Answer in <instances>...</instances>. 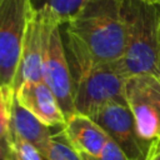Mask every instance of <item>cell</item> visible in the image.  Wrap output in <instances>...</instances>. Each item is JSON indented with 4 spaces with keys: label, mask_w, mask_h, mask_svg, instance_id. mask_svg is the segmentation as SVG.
Instances as JSON below:
<instances>
[{
    "label": "cell",
    "mask_w": 160,
    "mask_h": 160,
    "mask_svg": "<svg viewBox=\"0 0 160 160\" xmlns=\"http://www.w3.org/2000/svg\"><path fill=\"white\" fill-rule=\"evenodd\" d=\"M14 99L15 89L10 84H0V141H4L9 134Z\"/></svg>",
    "instance_id": "obj_15"
},
{
    "label": "cell",
    "mask_w": 160,
    "mask_h": 160,
    "mask_svg": "<svg viewBox=\"0 0 160 160\" xmlns=\"http://www.w3.org/2000/svg\"><path fill=\"white\" fill-rule=\"evenodd\" d=\"M124 95L139 136L150 145L160 146V78L151 74L125 79Z\"/></svg>",
    "instance_id": "obj_4"
},
{
    "label": "cell",
    "mask_w": 160,
    "mask_h": 160,
    "mask_svg": "<svg viewBox=\"0 0 160 160\" xmlns=\"http://www.w3.org/2000/svg\"><path fill=\"white\" fill-rule=\"evenodd\" d=\"M15 98L35 118L48 126H64L65 115L55 95L44 80L25 81L15 90Z\"/></svg>",
    "instance_id": "obj_9"
},
{
    "label": "cell",
    "mask_w": 160,
    "mask_h": 160,
    "mask_svg": "<svg viewBox=\"0 0 160 160\" xmlns=\"http://www.w3.org/2000/svg\"><path fill=\"white\" fill-rule=\"evenodd\" d=\"M146 160H160V146L151 145Z\"/></svg>",
    "instance_id": "obj_17"
},
{
    "label": "cell",
    "mask_w": 160,
    "mask_h": 160,
    "mask_svg": "<svg viewBox=\"0 0 160 160\" xmlns=\"http://www.w3.org/2000/svg\"><path fill=\"white\" fill-rule=\"evenodd\" d=\"M8 156L12 160H44L41 152L30 142L9 130L5 139Z\"/></svg>",
    "instance_id": "obj_13"
},
{
    "label": "cell",
    "mask_w": 160,
    "mask_h": 160,
    "mask_svg": "<svg viewBox=\"0 0 160 160\" xmlns=\"http://www.w3.org/2000/svg\"><path fill=\"white\" fill-rule=\"evenodd\" d=\"M90 118L122 150L129 160H146L150 145L139 136L134 116L126 102H110Z\"/></svg>",
    "instance_id": "obj_7"
},
{
    "label": "cell",
    "mask_w": 160,
    "mask_h": 160,
    "mask_svg": "<svg viewBox=\"0 0 160 160\" xmlns=\"http://www.w3.org/2000/svg\"><path fill=\"white\" fill-rule=\"evenodd\" d=\"M32 9L31 0H0V84H12Z\"/></svg>",
    "instance_id": "obj_6"
},
{
    "label": "cell",
    "mask_w": 160,
    "mask_h": 160,
    "mask_svg": "<svg viewBox=\"0 0 160 160\" xmlns=\"http://www.w3.org/2000/svg\"><path fill=\"white\" fill-rule=\"evenodd\" d=\"M84 1L85 0H45L40 8L48 9L51 16L62 26L78 14Z\"/></svg>",
    "instance_id": "obj_14"
},
{
    "label": "cell",
    "mask_w": 160,
    "mask_h": 160,
    "mask_svg": "<svg viewBox=\"0 0 160 160\" xmlns=\"http://www.w3.org/2000/svg\"><path fill=\"white\" fill-rule=\"evenodd\" d=\"M82 160H129L128 156L122 152V150L111 140L109 139L102 148L100 155L98 156H88V155H80Z\"/></svg>",
    "instance_id": "obj_16"
},
{
    "label": "cell",
    "mask_w": 160,
    "mask_h": 160,
    "mask_svg": "<svg viewBox=\"0 0 160 160\" xmlns=\"http://www.w3.org/2000/svg\"><path fill=\"white\" fill-rule=\"evenodd\" d=\"M44 160H82L80 154L68 141L62 126L59 128L50 139Z\"/></svg>",
    "instance_id": "obj_12"
},
{
    "label": "cell",
    "mask_w": 160,
    "mask_h": 160,
    "mask_svg": "<svg viewBox=\"0 0 160 160\" xmlns=\"http://www.w3.org/2000/svg\"><path fill=\"white\" fill-rule=\"evenodd\" d=\"M48 21L49 12L46 9H32L22 40L19 65L11 84L15 90L25 81L42 80L41 65L46 41Z\"/></svg>",
    "instance_id": "obj_8"
},
{
    "label": "cell",
    "mask_w": 160,
    "mask_h": 160,
    "mask_svg": "<svg viewBox=\"0 0 160 160\" xmlns=\"http://www.w3.org/2000/svg\"><path fill=\"white\" fill-rule=\"evenodd\" d=\"M61 126H48L42 124L29 110L21 106L16 98L14 99L9 130L34 145L42 156L48 150L51 136Z\"/></svg>",
    "instance_id": "obj_11"
},
{
    "label": "cell",
    "mask_w": 160,
    "mask_h": 160,
    "mask_svg": "<svg viewBox=\"0 0 160 160\" xmlns=\"http://www.w3.org/2000/svg\"><path fill=\"white\" fill-rule=\"evenodd\" d=\"M6 158H8V150L4 140V141H0V160H6Z\"/></svg>",
    "instance_id": "obj_18"
},
{
    "label": "cell",
    "mask_w": 160,
    "mask_h": 160,
    "mask_svg": "<svg viewBox=\"0 0 160 160\" xmlns=\"http://www.w3.org/2000/svg\"><path fill=\"white\" fill-rule=\"evenodd\" d=\"M6 160H12V159H10V158H9V156H8V158H6Z\"/></svg>",
    "instance_id": "obj_20"
},
{
    "label": "cell",
    "mask_w": 160,
    "mask_h": 160,
    "mask_svg": "<svg viewBox=\"0 0 160 160\" xmlns=\"http://www.w3.org/2000/svg\"><path fill=\"white\" fill-rule=\"evenodd\" d=\"M144 1H148V2H152V4H158V5H160V0H144Z\"/></svg>",
    "instance_id": "obj_19"
},
{
    "label": "cell",
    "mask_w": 160,
    "mask_h": 160,
    "mask_svg": "<svg viewBox=\"0 0 160 160\" xmlns=\"http://www.w3.org/2000/svg\"><path fill=\"white\" fill-rule=\"evenodd\" d=\"M62 130L70 145L80 155H100L106 141L110 139L90 116L80 112H74L68 116Z\"/></svg>",
    "instance_id": "obj_10"
},
{
    "label": "cell",
    "mask_w": 160,
    "mask_h": 160,
    "mask_svg": "<svg viewBox=\"0 0 160 160\" xmlns=\"http://www.w3.org/2000/svg\"><path fill=\"white\" fill-rule=\"evenodd\" d=\"M70 69L74 70V101L76 112L92 116L110 102H126L125 75L118 61L94 62L84 54L65 46Z\"/></svg>",
    "instance_id": "obj_3"
},
{
    "label": "cell",
    "mask_w": 160,
    "mask_h": 160,
    "mask_svg": "<svg viewBox=\"0 0 160 160\" xmlns=\"http://www.w3.org/2000/svg\"><path fill=\"white\" fill-rule=\"evenodd\" d=\"M125 51L118 61L125 78L151 74L160 78V5L124 0Z\"/></svg>",
    "instance_id": "obj_2"
},
{
    "label": "cell",
    "mask_w": 160,
    "mask_h": 160,
    "mask_svg": "<svg viewBox=\"0 0 160 160\" xmlns=\"http://www.w3.org/2000/svg\"><path fill=\"white\" fill-rule=\"evenodd\" d=\"M60 29L61 25L49 12L41 72L42 80L50 88L59 101L65 118H68L76 112L74 101V79Z\"/></svg>",
    "instance_id": "obj_5"
},
{
    "label": "cell",
    "mask_w": 160,
    "mask_h": 160,
    "mask_svg": "<svg viewBox=\"0 0 160 160\" xmlns=\"http://www.w3.org/2000/svg\"><path fill=\"white\" fill-rule=\"evenodd\" d=\"M124 0H85L78 14L65 25L66 48L94 62H115L125 51Z\"/></svg>",
    "instance_id": "obj_1"
}]
</instances>
